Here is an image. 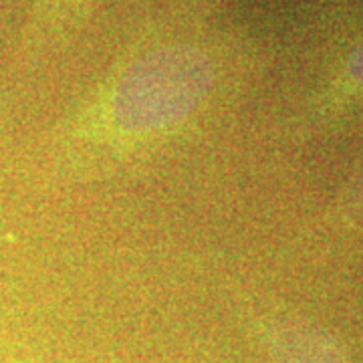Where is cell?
Returning a JSON list of instances; mask_svg holds the SVG:
<instances>
[{"label":"cell","mask_w":363,"mask_h":363,"mask_svg":"<svg viewBox=\"0 0 363 363\" xmlns=\"http://www.w3.org/2000/svg\"><path fill=\"white\" fill-rule=\"evenodd\" d=\"M216 67L196 45H168L133 61L65 130L81 168H117L178 138L206 107Z\"/></svg>","instance_id":"obj_1"},{"label":"cell","mask_w":363,"mask_h":363,"mask_svg":"<svg viewBox=\"0 0 363 363\" xmlns=\"http://www.w3.org/2000/svg\"><path fill=\"white\" fill-rule=\"evenodd\" d=\"M345 75H347V81H350L353 89L363 91V40L347 57Z\"/></svg>","instance_id":"obj_4"},{"label":"cell","mask_w":363,"mask_h":363,"mask_svg":"<svg viewBox=\"0 0 363 363\" xmlns=\"http://www.w3.org/2000/svg\"><path fill=\"white\" fill-rule=\"evenodd\" d=\"M345 210L350 212V216L363 220V164L350 184L347 198H345Z\"/></svg>","instance_id":"obj_3"},{"label":"cell","mask_w":363,"mask_h":363,"mask_svg":"<svg viewBox=\"0 0 363 363\" xmlns=\"http://www.w3.org/2000/svg\"><path fill=\"white\" fill-rule=\"evenodd\" d=\"M269 350L279 363H347L325 331L301 319H274L264 327Z\"/></svg>","instance_id":"obj_2"}]
</instances>
